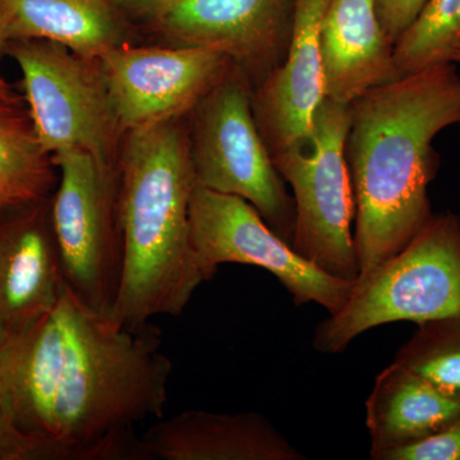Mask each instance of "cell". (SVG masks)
<instances>
[{
    "instance_id": "obj_15",
    "label": "cell",
    "mask_w": 460,
    "mask_h": 460,
    "mask_svg": "<svg viewBox=\"0 0 460 460\" xmlns=\"http://www.w3.org/2000/svg\"><path fill=\"white\" fill-rule=\"evenodd\" d=\"M141 454L144 460L307 459L257 411L190 410L159 419L142 436Z\"/></svg>"
},
{
    "instance_id": "obj_16",
    "label": "cell",
    "mask_w": 460,
    "mask_h": 460,
    "mask_svg": "<svg viewBox=\"0 0 460 460\" xmlns=\"http://www.w3.org/2000/svg\"><path fill=\"white\" fill-rule=\"evenodd\" d=\"M325 99L350 105L363 93L396 80L394 44L374 0H332L320 29Z\"/></svg>"
},
{
    "instance_id": "obj_2",
    "label": "cell",
    "mask_w": 460,
    "mask_h": 460,
    "mask_svg": "<svg viewBox=\"0 0 460 460\" xmlns=\"http://www.w3.org/2000/svg\"><path fill=\"white\" fill-rule=\"evenodd\" d=\"M54 423L57 460H144L135 428L163 419L172 363L150 323L127 328L81 305L66 287Z\"/></svg>"
},
{
    "instance_id": "obj_10",
    "label": "cell",
    "mask_w": 460,
    "mask_h": 460,
    "mask_svg": "<svg viewBox=\"0 0 460 460\" xmlns=\"http://www.w3.org/2000/svg\"><path fill=\"white\" fill-rule=\"evenodd\" d=\"M122 135L193 111L234 63L222 51L123 44L98 60Z\"/></svg>"
},
{
    "instance_id": "obj_25",
    "label": "cell",
    "mask_w": 460,
    "mask_h": 460,
    "mask_svg": "<svg viewBox=\"0 0 460 460\" xmlns=\"http://www.w3.org/2000/svg\"><path fill=\"white\" fill-rule=\"evenodd\" d=\"M117 11H124L138 17L159 20L169 8L174 4L175 0H108Z\"/></svg>"
},
{
    "instance_id": "obj_12",
    "label": "cell",
    "mask_w": 460,
    "mask_h": 460,
    "mask_svg": "<svg viewBox=\"0 0 460 460\" xmlns=\"http://www.w3.org/2000/svg\"><path fill=\"white\" fill-rule=\"evenodd\" d=\"M332 0H293L283 63L253 93V114L271 157L307 140L325 99L320 29Z\"/></svg>"
},
{
    "instance_id": "obj_9",
    "label": "cell",
    "mask_w": 460,
    "mask_h": 460,
    "mask_svg": "<svg viewBox=\"0 0 460 460\" xmlns=\"http://www.w3.org/2000/svg\"><path fill=\"white\" fill-rule=\"evenodd\" d=\"M190 243L205 280L223 263L256 266L270 272L296 305L316 304L338 314L354 281L341 279L296 253L246 199L196 184L190 208Z\"/></svg>"
},
{
    "instance_id": "obj_23",
    "label": "cell",
    "mask_w": 460,
    "mask_h": 460,
    "mask_svg": "<svg viewBox=\"0 0 460 460\" xmlns=\"http://www.w3.org/2000/svg\"><path fill=\"white\" fill-rule=\"evenodd\" d=\"M49 460L44 445L20 431L0 402V460Z\"/></svg>"
},
{
    "instance_id": "obj_20",
    "label": "cell",
    "mask_w": 460,
    "mask_h": 460,
    "mask_svg": "<svg viewBox=\"0 0 460 460\" xmlns=\"http://www.w3.org/2000/svg\"><path fill=\"white\" fill-rule=\"evenodd\" d=\"M393 362L460 399V314L419 323Z\"/></svg>"
},
{
    "instance_id": "obj_8",
    "label": "cell",
    "mask_w": 460,
    "mask_h": 460,
    "mask_svg": "<svg viewBox=\"0 0 460 460\" xmlns=\"http://www.w3.org/2000/svg\"><path fill=\"white\" fill-rule=\"evenodd\" d=\"M5 53L21 69L27 111L45 151L53 156L80 148L117 166L122 133L98 60L42 40L8 41Z\"/></svg>"
},
{
    "instance_id": "obj_1",
    "label": "cell",
    "mask_w": 460,
    "mask_h": 460,
    "mask_svg": "<svg viewBox=\"0 0 460 460\" xmlns=\"http://www.w3.org/2000/svg\"><path fill=\"white\" fill-rule=\"evenodd\" d=\"M460 124V75L445 62L381 84L350 104L345 141L358 277L431 219L429 187L441 165L436 136Z\"/></svg>"
},
{
    "instance_id": "obj_17",
    "label": "cell",
    "mask_w": 460,
    "mask_h": 460,
    "mask_svg": "<svg viewBox=\"0 0 460 460\" xmlns=\"http://www.w3.org/2000/svg\"><path fill=\"white\" fill-rule=\"evenodd\" d=\"M459 414L460 399L393 362L375 378L366 401L371 459L431 438Z\"/></svg>"
},
{
    "instance_id": "obj_4",
    "label": "cell",
    "mask_w": 460,
    "mask_h": 460,
    "mask_svg": "<svg viewBox=\"0 0 460 460\" xmlns=\"http://www.w3.org/2000/svg\"><path fill=\"white\" fill-rule=\"evenodd\" d=\"M460 314V217L432 215L401 252L359 275L338 314L314 330L313 345L339 354L363 332L393 323H426Z\"/></svg>"
},
{
    "instance_id": "obj_28",
    "label": "cell",
    "mask_w": 460,
    "mask_h": 460,
    "mask_svg": "<svg viewBox=\"0 0 460 460\" xmlns=\"http://www.w3.org/2000/svg\"><path fill=\"white\" fill-rule=\"evenodd\" d=\"M452 62L456 63H456H459V65H460V45L458 48H456V50L454 51Z\"/></svg>"
},
{
    "instance_id": "obj_22",
    "label": "cell",
    "mask_w": 460,
    "mask_h": 460,
    "mask_svg": "<svg viewBox=\"0 0 460 460\" xmlns=\"http://www.w3.org/2000/svg\"><path fill=\"white\" fill-rule=\"evenodd\" d=\"M384 460H460V414L438 434L396 449Z\"/></svg>"
},
{
    "instance_id": "obj_27",
    "label": "cell",
    "mask_w": 460,
    "mask_h": 460,
    "mask_svg": "<svg viewBox=\"0 0 460 460\" xmlns=\"http://www.w3.org/2000/svg\"><path fill=\"white\" fill-rule=\"evenodd\" d=\"M5 335H7V330H5L2 320H0V345H2L3 341H4Z\"/></svg>"
},
{
    "instance_id": "obj_14",
    "label": "cell",
    "mask_w": 460,
    "mask_h": 460,
    "mask_svg": "<svg viewBox=\"0 0 460 460\" xmlns=\"http://www.w3.org/2000/svg\"><path fill=\"white\" fill-rule=\"evenodd\" d=\"M65 343L58 305L0 345V402L20 431L44 445L49 460H57L54 405Z\"/></svg>"
},
{
    "instance_id": "obj_6",
    "label": "cell",
    "mask_w": 460,
    "mask_h": 460,
    "mask_svg": "<svg viewBox=\"0 0 460 460\" xmlns=\"http://www.w3.org/2000/svg\"><path fill=\"white\" fill-rule=\"evenodd\" d=\"M190 140L196 184L246 199L292 246L295 199L257 127L253 93L239 66H230L195 108Z\"/></svg>"
},
{
    "instance_id": "obj_24",
    "label": "cell",
    "mask_w": 460,
    "mask_h": 460,
    "mask_svg": "<svg viewBox=\"0 0 460 460\" xmlns=\"http://www.w3.org/2000/svg\"><path fill=\"white\" fill-rule=\"evenodd\" d=\"M376 14L389 40L402 38L425 8L428 0H374Z\"/></svg>"
},
{
    "instance_id": "obj_7",
    "label": "cell",
    "mask_w": 460,
    "mask_h": 460,
    "mask_svg": "<svg viewBox=\"0 0 460 460\" xmlns=\"http://www.w3.org/2000/svg\"><path fill=\"white\" fill-rule=\"evenodd\" d=\"M349 124L350 105L323 99L310 137L272 162L295 199L293 250L323 271L354 281L359 271L352 232L356 208L345 156Z\"/></svg>"
},
{
    "instance_id": "obj_18",
    "label": "cell",
    "mask_w": 460,
    "mask_h": 460,
    "mask_svg": "<svg viewBox=\"0 0 460 460\" xmlns=\"http://www.w3.org/2000/svg\"><path fill=\"white\" fill-rule=\"evenodd\" d=\"M0 17L9 41H50L90 60L127 44L108 0H0Z\"/></svg>"
},
{
    "instance_id": "obj_21",
    "label": "cell",
    "mask_w": 460,
    "mask_h": 460,
    "mask_svg": "<svg viewBox=\"0 0 460 460\" xmlns=\"http://www.w3.org/2000/svg\"><path fill=\"white\" fill-rule=\"evenodd\" d=\"M460 45V0H428L425 8L394 45L398 77L438 63L452 62Z\"/></svg>"
},
{
    "instance_id": "obj_19",
    "label": "cell",
    "mask_w": 460,
    "mask_h": 460,
    "mask_svg": "<svg viewBox=\"0 0 460 460\" xmlns=\"http://www.w3.org/2000/svg\"><path fill=\"white\" fill-rule=\"evenodd\" d=\"M54 169L29 111L22 104L0 102V211L50 199Z\"/></svg>"
},
{
    "instance_id": "obj_11",
    "label": "cell",
    "mask_w": 460,
    "mask_h": 460,
    "mask_svg": "<svg viewBox=\"0 0 460 460\" xmlns=\"http://www.w3.org/2000/svg\"><path fill=\"white\" fill-rule=\"evenodd\" d=\"M292 17L293 0H175L156 23L178 45L222 51L266 78L288 49Z\"/></svg>"
},
{
    "instance_id": "obj_5",
    "label": "cell",
    "mask_w": 460,
    "mask_h": 460,
    "mask_svg": "<svg viewBox=\"0 0 460 460\" xmlns=\"http://www.w3.org/2000/svg\"><path fill=\"white\" fill-rule=\"evenodd\" d=\"M51 157L59 181L50 217L66 289L89 310L111 314L124 269L118 169L80 148Z\"/></svg>"
},
{
    "instance_id": "obj_13",
    "label": "cell",
    "mask_w": 460,
    "mask_h": 460,
    "mask_svg": "<svg viewBox=\"0 0 460 460\" xmlns=\"http://www.w3.org/2000/svg\"><path fill=\"white\" fill-rule=\"evenodd\" d=\"M65 292L50 199L0 211V320L7 334L50 314Z\"/></svg>"
},
{
    "instance_id": "obj_3",
    "label": "cell",
    "mask_w": 460,
    "mask_h": 460,
    "mask_svg": "<svg viewBox=\"0 0 460 460\" xmlns=\"http://www.w3.org/2000/svg\"><path fill=\"white\" fill-rule=\"evenodd\" d=\"M126 136L118 166L124 269L109 316L136 329L183 313L206 280L190 243L196 177L189 136L178 119Z\"/></svg>"
},
{
    "instance_id": "obj_26",
    "label": "cell",
    "mask_w": 460,
    "mask_h": 460,
    "mask_svg": "<svg viewBox=\"0 0 460 460\" xmlns=\"http://www.w3.org/2000/svg\"><path fill=\"white\" fill-rule=\"evenodd\" d=\"M8 41L7 30H5L3 18L0 17V59H2L3 53H5V49H7ZM0 102H9V104H22V100L14 93L13 87L5 80L2 71H0Z\"/></svg>"
}]
</instances>
